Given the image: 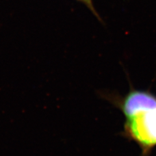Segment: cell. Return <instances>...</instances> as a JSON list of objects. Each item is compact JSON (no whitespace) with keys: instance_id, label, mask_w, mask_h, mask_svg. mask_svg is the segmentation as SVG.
Returning <instances> with one entry per match:
<instances>
[{"instance_id":"cell-2","label":"cell","mask_w":156,"mask_h":156,"mask_svg":"<svg viewBox=\"0 0 156 156\" xmlns=\"http://www.w3.org/2000/svg\"><path fill=\"white\" fill-rule=\"evenodd\" d=\"M77 1H80L81 2H82L83 3H84L85 5L89 8V9L90 11L92 12V14H94V16H96V18L100 22H102V20L100 18V14L98 13V12L96 11V10L94 6L93 2H92V0H77Z\"/></svg>"},{"instance_id":"cell-1","label":"cell","mask_w":156,"mask_h":156,"mask_svg":"<svg viewBox=\"0 0 156 156\" xmlns=\"http://www.w3.org/2000/svg\"><path fill=\"white\" fill-rule=\"evenodd\" d=\"M118 104L125 117V136L148 155L156 146V96L131 89Z\"/></svg>"}]
</instances>
